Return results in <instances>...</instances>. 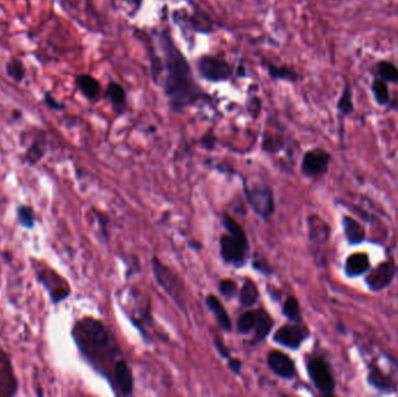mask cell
Here are the masks:
<instances>
[{"label":"cell","mask_w":398,"mask_h":397,"mask_svg":"<svg viewBox=\"0 0 398 397\" xmlns=\"http://www.w3.org/2000/svg\"><path fill=\"white\" fill-rule=\"evenodd\" d=\"M156 37L161 48V71L155 83L161 85L170 111L182 113L201 102L211 103V97L198 85L190 63L170 34L162 30Z\"/></svg>","instance_id":"1"},{"label":"cell","mask_w":398,"mask_h":397,"mask_svg":"<svg viewBox=\"0 0 398 397\" xmlns=\"http://www.w3.org/2000/svg\"><path fill=\"white\" fill-rule=\"evenodd\" d=\"M71 337L84 360L110 382L116 364L124 358L112 330L100 320L82 317L73 324Z\"/></svg>","instance_id":"2"},{"label":"cell","mask_w":398,"mask_h":397,"mask_svg":"<svg viewBox=\"0 0 398 397\" xmlns=\"http://www.w3.org/2000/svg\"><path fill=\"white\" fill-rule=\"evenodd\" d=\"M223 225L226 233L220 237V257L227 265L242 268L248 261L251 250L245 230L230 214H224Z\"/></svg>","instance_id":"3"},{"label":"cell","mask_w":398,"mask_h":397,"mask_svg":"<svg viewBox=\"0 0 398 397\" xmlns=\"http://www.w3.org/2000/svg\"><path fill=\"white\" fill-rule=\"evenodd\" d=\"M305 369L314 389L323 396L336 393V379L333 366L324 352H314L305 357Z\"/></svg>","instance_id":"4"},{"label":"cell","mask_w":398,"mask_h":397,"mask_svg":"<svg viewBox=\"0 0 398 397\" xmlns=\"http://www.w3.org/2000/svg\"><path fill=\"white\" fill-rule=\"evenodd\" d=\"M30 264L37 284L44 287L54 306H59L60 303L69 298L71 287L69 282L57 270L37 259H30Z\"/></svg>","instance_id":"5"},{"label":"cell","mask_w":398,"mask_h":397,"mask_svg":"<svg viewBox=\"0 0 398 397\" xmlns=\"http://www.w3.org/2000/svg\"><path fill=\"white\" fill-rule=\"evenodd\" d=\"M152 270L159 286L175 302L179 309L186 311V287L181 276L157 257L152 258Z\"/></svg>","instance_id":"6"},{"label":"cell","mask_w":398,"mask_h":397,"mask_svg":"<svg viewBox=\"0 0 398 397\" xmlns=\"http://www.w3.org/2000/svg\"><path fill=\"white\" fill-rule=\"evenodd\" d=\"M246 201L260 218L268 221L275 212L274 192L266 182H252L244 181L242 184Z\"/></svg>","instance_id":"7"},{"label":"cell","mask_w":398,"mask_h":397,"mask_svg":"<svg viewBox=\"0 0 398 397\" xmlns=\"http://www.w3.org/2000/svg\"><path fill=\"white\" fill-rule=\"evenodd\" d=\"M397 274V262L392 255H389L377 266H373L363 276V284L369 293L380 294L392 286Z\"/></svg>","instance_id":"8"},{"label":"cell","mask_w":398,"mask_h":397,"mask_svg":"<svg viewBox=\"0 0 398 397\" xmlns=\"http://www.w3.org/2000/svg\"><path fill=\"white\" fill-rule=\"evenodd\" d=\"M332 230L327 221L318 214H310L307 217V236L311 245V253L318 265H326L325 250L331 240Z\"/></svg>","instance_id":"9"},{"label":"cell","mask_w":398,"mask_h":397,"mask_svg":"<svg viewBox=\"0 0 398 397\" xmlns=\"http://www.w3.org/2000/svg\"><path fill=\"white\" fill-rule=\"evenodd\" d=\"M365 383L370 389L380 395H395L398 393V379L394 373L387 371L377 359H370L365 364Z\"/></svg>","instance_id":"10"},{"label":"cell","mask_w":398,"mask_h":397,"mask_svg":"<svg viewBox=\"0 0 398 397\" xmlns=\"http://www.w3.org/2000/svg\"><path fill=\"white\" fill-rule=\"evenodd\" d=\"M199 76L210 83H221L232 78L234 68L227 59L216 55H203L196 61Z\"/></svg>","instance_id":"11"},{"label":"cell","mask_w":398,"mask_h":397,"mask_svg":"<svg viewBox=\"0 0 398 397\" xmlns=\"http://www.w3.org/2000/svg\"><path fill=\"white\" fill-rule=\"evenodd\" d=\"M332 160V154L325 148H311L304 153L300 162V172L307 178L319 180L329 173Z\"/></svg>","instance_id":"12"},{"label":"cell","mask_w":398,"mask_h":397,"mask_svg":"<svg viewBox=\"0 0 398 397\" xmlns=\"http://www.w3.org/2000/svg\"><path fill=\"white\" fill-rule=\"evenodd\" d=\"M310 337V329L305 324L289 322L276 330L273 340L285 349L298 351Z\"/></svg>","instance_id":"13"},{"label":"cell","mask_w":398,"mask_h":397,"mask_svg":"<svg viewBox=\"0 0 398 397\" xmlns=\"http://www.w3.org/2000/svg\"><path fill=\"white\" fill-rule=\"evenodd\" d=\"M267 364L271 371L280 379L290 381L297 376L296 362L282 351L271 349L267 356Z\"/></svg>","instance_id":"14"},{"label":"cell","mask_w":398,"mask_h":397,"mask_svg":"<svg viewBox=\"0 0 398 397\" xmlns=\"http://www.w3.org/2000/svg\"><path fill=\"white\" fill-rule=\"evenodd\" d=\"M110 386L114 393L123 396H132L134 393V378L129 364L125 358L118 361L111 378Z\"/></svg>","instance_id":"15"},{"label":"cell","mask_w":398,"mask_h":397,"mask_svg":"<svg viewBox=\"0 0 398 397\" xmlns=\"http://www.w3.org/2000/svg\"><path fill=\"white\" fill-rule=\"evenodd\" d=\"M343 239L350 247L361 246L368 239V232L361 221L351 214H341Z\"/></svg>","instance_id":"16"},{"label":"cell","mask_w":398,"mask_h":397,"mask_svg":"<svg viewBox=\"0 0 398 397\" xmlns=\"http://www.w3.org/2000/svg\"><path fill=\"white\" fill-rule=\"evenodd\" d=\"M372 260L367 252H352L343 261V275L346 279H355L363 277L372 269Z\"/></svg>","instance_id":"17"},{"label":"cell","mask_w":398,"mask_h":397,"mask_svg":"<svg viewBox=\"0 0 398 397\" xmlns=\"http://www.w3.org/2000/svg\"><path fill=\"white\" fill-rule=\"evenodd\" d=\"M104 97L111 104L118 116L124 114L128 109L127 92L118 82L111 81L106 86Z\"/></svg>","instance_id":"18"},{"label":"cell","mask_w":398,"mask_h":397,"mask_svg":"<svg viewBox=\"0 0 398 397\" xmlns=\"http://www.w3.org/2000/svg\"><path fill=\"white\" fill-rule=\"evenodd\" d=\"M77 90L89 102H97L102 96V84L90 74H80L75 77Z\"/></svg>","instance_id":"19"},{"label":"cell","mask_w":398,"mask_h":397,"mask_svg":"<svg viewBox=\"0 0 398 397\" xmlns=\"http://www.w3.org/2000/svg\"><path fill=\"white\" fill-rule=\"evenodd\" d=\"M205 302H206L208 310L213 313L215 320H216L220 330H223L224 332H227V333L232 331V329H233L232 320H230L226 308L224 306L219 298L217 297L216 295L210 294L206 296Z\"/></svg>","instance_id":"20"},{"label":"cell","mask_w":398,"mask_h":397,"mask_svg":"<svg viewBox=\"0 0 398 397\" xmlns=\"http://www.w3.org/2000/svg\"><path fill=\"white\" fill-rule=\"evenodd\" d=\"M370 92L373 95L375 103L379 107L392 109V105H395L398 109L397 102H392L391 100L390 90H389L387 82L374 76L373 81L370 83Z\"/></svg>","instance_id":"21"},{"label":"cell","mask_w":398,"mask_h":397,"mask_svg":"<svg viewBox=\"0 0 398 397\" xmlns=\"http://www.w3.org/2000/svg\"><path fill=\"white\" fill-rule=\"evenodd\" d=\"M274 328V320L269 315L267 310L259 309V317L256 322V326L254 329V335L251 340V345H257L260 342L267 339L268 335H271V330Z\"/></svg>","instance_id":"22"},{"label":"cell","mask_w":398,"mask_h":397,"mask_svg":"<svg viewBox=\"0 0 398 397\" xmlns=\"http://www.w3.org/2000/svg\"><path fill=\"white\" fill-rule=\"evenodd\" d=\"M262 66L267 70L269 77L274 81L289 82V83H296L297 81H300V75L290 66H278L269 61H263Z\"/></svg>","instance_id":"23"},{"label":"cell","mask_w":398,"mask_h":397,"mask_svg":"<svg viewBox=\"0 0 398 397\" xmlns=\"http://www.w3.org/2000/svg\"><path fill=\"white\" fill-rule=\"evenodd\" d=\"M374 75L387 82L388 84L398 85V66L389 59H380L373 66Z\"/></svg>","instance_id":"24"},{"label":"cell","mask_w":398,"mask_h":397,"mask_svg":"<svg viewBox=\"0 0 398 397\" xmlns=\"http://www.w3.org/2000/svg\"><path fill=\"white\" fill-rule=\"evenodd\" d=\"M47 154V144L42 138H37L33 142L27 147L24 154V162L27 166H37L39 162Z\"/></svg>","instance_id":"25"},{"label":"cell","mask_w":398,"mask_h":397,"mask_svg":"<svg viewBox=\"0 0 398 397\" xmlns=\"http://www.w3.org/2000/svg\"><path fill=\"white\" fill-rule=\"evenodd\" d=\"M260 298V290L257 284L253 279H245L242 289L239 290V302L242 306L252 308L255 306Z\"/></svg>","instance_id":"26"},{"label":"cell","mask_w":398,"mask_h":397,"mask_svg":"<svg viewBox=\"0 0 398 397\" xmlns=\"http://www.w3.org/2000/svg\"><path fill=\"white\" fill-rule=\"evenodd\" d=\"M336 110L343 117H348L354 113L355 107L353 103V91L350 82L346 80L343 91L340 93L339 100L336 102Z\"/></svg>","instance_id":"27"},{"label":"cell","mask_w":398,"mask_h":397,"mask_svg":"<svg viewBox=\"0 0 398 397\" xmlns=\"http://www.w3.org/2000/svg\"><path fill=\"white\" fill-rule=\"evenodd\" d=\"M283 316L291 323H303V315L300 303L296 296H289L282 306Z\"/></svg>","instance_id":"28"},{"label":"cell","mask_w":398,"mask_h":397,"mask_svg":"<svg viewBox=\"0 0 398 397\" xmlns=\"http://www.w3.org/2000/svg\"><path fill=\"white\" fill-rule=\"evenodd\" d=\"M17 221L19 226L25 230H33L37 225V214L33 206L21 204L17 209Z\"/></svg>","instance_id":"29"},{"label":"cell","mask_w":398,"mask_h":397,"mask_svg":"<svg viewBox=\"0 0 398 397\" xmlns=\"http://www.w3.org/2000/svg\"><path fill=\"white\" fill-rule=\"evenodd\" d=\"M257 317H259V309L248 310V311H245V313H242L240 317L237 318V331L239 332L240 335H249V333H253L256 326Z\"/></svg>","instance_id":"30"},{"label":"cell","mask_w":398,"mask_h":397,"mask_svg":"<svg viewBox=\"0 0 398 397\" xmlns=\"http://www.w3.org/2000/svg\"><path fill=\"white\" fill-rule=\"evenodd\" d=\"M5 73L15 83H22L27 76L25 64L18 57H12L11 59H8L5 66Z\"/></svg>","instance_id":"31"},{"label":"cell","mask_w":398,"mask_h":397,"mask_svg":"<svg viewBox=\"0 0 398 397\" xmlns=\"http://www.w3.org/2000/svg\"><path fill=\"white\" fill-rule=\"evenodd\" d=\"M284 145L285 142L283 136H280V134H271V133H267V134L263 136L261 148H262V151H266V153L276 154V153H280V151L284 148Z\"/></svg>","instance_id":"32"},{"label":"cell","mask_w":398,"mask_h":397,"mask_svg":"<svg viewBox=\"0 0 398 397\" xmlns=\"http://www.w3.org/2000/svg\"><path fill=\"white\" fill-rule=\"evenodd\" d=\"M218 290H219V294L226 299L237 297V295L239 294L237 284L234 282L233 279H220L219 284H218Z\"/></svg>","instance_id":"33"},{"label":"cell","mask_w":398,"mask_h":397,"mask_svg":"<svg viewBox=\"0 0 398 397\" xmlns=\"http://www.w3.org/2000/svg\"><path fill=\"white\" fill-rule=\"evenodd\" d=\"M42 103L44 107H48L51 111H63L64 110V104L60 102L51 92H44L42 97Z\"/></svg>","instance_id":"34"},{"label":"cell","mask_w":398,"mask_h":397,"mask_svg":"<svg viewBox=\"0 0 398 397\" xmlns=\"http://www.w3.org/2000/svg\"><path fill=\"white\" fill-rule=\"evenodd\" d=\"M125 264L127 266V267H126V277H127V279H129L132 275H136V273L141 272L139 260H138L136 255L126 257V258H125Z\"/></svg>","instance_id":"35"},{"label":"cell","mask_w":398,"mask_h":397,"mask_svg":"<svg viewBox=\"0 0 398 397\" xmlns=\"http://www.w3.org/2000/svg\"><path fill=\"white\" fill-rule=\"evenodd\" d=\"M253 268L266 276L271 275V274L274 273L271 266L268 265L267 260L262 258V257H261V258L254 259V261H253Z\"/></svg>","instance_id":"36"},{"label":"cell","mask_w":398,"mask_h":397,"mask_svg":"<svg viewBox=\"0 0 398 397\" xmlns=\"http://www.w3.org/2000/svg\"><path fill=\"white\" fill-rule=\"evenodd\" d=\"M96 216H97V221H98L99 228H100L102 237H104L106 240H109V237H110V234H109L110 219L107 217V214H100V212H96Z\"/></svg>","instance_id":"37"},{"label":"cell","mask_w":398,"mask_h":397,"mask_svg":"<svg viewBox=\"0 0 398 397\" xmlns=\"http://www.w3.org/2000/svg\"><path fill=\"white\" fill-rule=\"evenodd\" d=\"M215 346H216L217 352L220 354V357L228 360L232 356H230V349L224 344L223 340L219 337H215Z\"/></svg>","instance_id":"38"},{"label":"cell","mask_w":398,"mask_h":397,"mask_svg":"<svg viewBox=\"0 0 398 397\" xmlns=\"http://www.w3.org/2000/svg\"><path fill=\"white\" fill-rule=\"evenodd\" d=\"M227 366L230 368V371L233 373L234 376H240L242 369V361L237 358L230 357L227 360Z\"/></svg>","instance_id":"39"},{"label":"cell","mask_w":398,"mask_h":397,"mask_svg":"<svg viewBox=\"0 0 398 397\" xmlns=\"http://www.w3.org/2000/svg\"><path fill=\"white\" fill-rule=\"evenodd\" d=\"M201 145H203V147L208 148V149H211L215 146V139L212 138L211 136H206L201 139Z\"/></svg>","instance_id":"40"},{"label":"cell","mask_w":398,"mask_h":397,"mask_svg":"<svg viewBox=\"0 0 398 397\" xmlns=\"http://www.w3.org/2000/svg\"><path fill=\"white\" fill-rule=\"evenodd\" d=\"M128 3L132 5L133 11H140V8L143 6V0H128Z\"/></svg>","instance_id":"41"}]
</instances>
